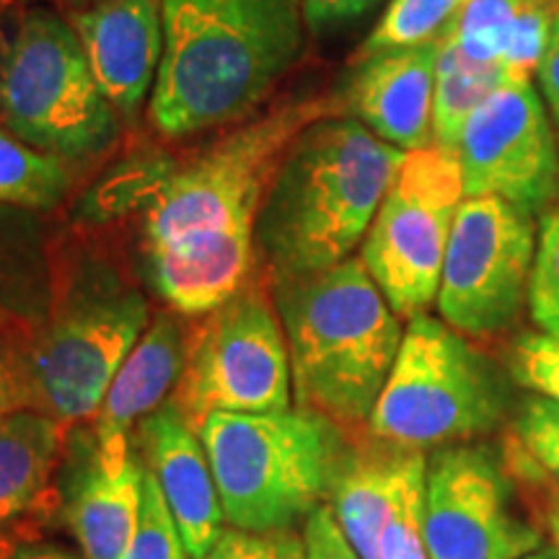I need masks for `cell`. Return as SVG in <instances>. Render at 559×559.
I'll return each instance as SVG.
<instances>
[{
	"label": "cell",
	"instance_id": "6da1fadb",
	"mask_svg": "<svg viewBox=\"0 0 559 559\" xmlns=\"http://www.w3.org/2000/svg\"><path fill=\"white\" fill-rule=\"evenodd\" d=\"M332 109L324 99L280 104L179 166L140 160L94 194L88 213L117 218L143 207L145 280L171 311L198 319L257 275L264 190L293 140Z\"/></svg>",
	"mask_w": 559,
	"mask_h": 559
},
{
	"label": "cell",
	"instance_id": "7a4b0ae2",
	"mask_svg": "<svg viewBox=\"0 0 559 559\" xmlns=\"http://www.w3.org/2000/svg\"><path fill=\"white\" fill-rule=\"evenodd\" d=\"M151 122L166 138L254 115L306 47L304 0H160Z\"/></svg>",
	"mask_w": 559,
	"mask_h": 559
},
{
	"label": "cell",
	"instance_id": "3957f363",
	"mask_svg": "<svg viewBox=\"0 0 559 559\" xmlns=\"http://www.w3.org/2000/svg\"><path fill=\"white\" fill-rule=\"evenodd\" d=\"M407 153L353 117H324L293 140L257 213L267 280L309 275L353 257Z\"/></svg>",
	"mask_w": 559,
	"mask_h": 559
},
{
	"label": "cell",
	"instance_id": "277c9868",
	"mask_svg": "<svg viewBox=\"0 0 559 559\" xmlns=\"http://www.w3.org/2000/svg\"><path fill=\"white\" fill-rule=\"evenodd\" d=\"M288 342L293 400L345 432L368 428L404 330L360 257L270 280Z\"/></svg>",
	"mask_w": 559,
	"mask_h": 559
},
{
	"label": "cell",
	"instance_id": "5b68a950",
	"mask_svg": "<svg viewBox=\"0 0 559 559\" xmlns=\"http://www.w3.org/2000/svg\"><path fill=\"white\" fill-rule=\"evenodd\" d=\"M148 296L102 251L55 254L47 317L24 337L32 409L79 428L148 330Z\"/></svg>",
	"mask_w": 559,
	"mask_h": 559
},
{
	"label": "cell",
	"instance_id": "8992f818",
	"mask_svg": "<svg viewBox=\"0 0 559 559\" xmlns=\"http://www.w3.org/2000/svg\"><path fill=\"white\" fill-rule=\"evenodd\" d=\"M226 523L290 531L330 498L347 432L309 409L210 415L200 430Z\"/></svg>",
	"mask_w": 559,
	"mask_h": 559
},
{
	"label": "cell",
	"instance_id": "52a82bcc",
	"mask_svg": "<svg viewBox=\"0 0 559 559\" xmlns=\"http://www.w3.org/2000/svg\"><path fill=\"white\" fill-rule=\"evenodd\" d=\"M0 124L66 164L102 158L120 138L73 21L29 5L0 37Z\"/></svg>",
	"mask_w": 559,
	"mask_h": 559
},
{
	"label": "cell",
	"instance_id": "ba28073f",
	"mask_svg": "<svg viewBox=\"0 0 559 559\" xmlns=\"http://www.w3.org/2000/svg\"><path fill=\"white\" fill-rule=\"evenodd\" d=\"M506 407L492 362L445 321L419 313L404 330L368 430L402 449H445L487 436Z\"/></svg>",
	"mask_w": 559,
	"mask_h": 559
},
{
	"label": "cell",
	"instance_id": "9c48e42d",
	"mask_svg": "<svg viewBox=\"0 0 559 559\" xmlns=\"http://www.w3.org/2000/svg\"><path fill=\"white\" fill-rule=\"evenodd\" d=\"M169 404L194 432L218 412L262 415L293 407L288 342L270 283L251 277L187 326V355Z\"/></svg>",
	"mask_w": 559,
	"mask_h": 559
},
{
	"label": "cell",
	"instance_id": "30bf717a",
	"mask_svg": "<svg viewBox=\"0 0 559 559\" xmlns=\"http://www.w3.org/2000/svg\"><path fill=\"white\" fill-rule=\"evenodd\" d=\"M459 158L436 148L409 151L362 241L360 260L400 319L438 300L445 249L464 202Z\"/></svg>",
	"mask_w": 559,
	"mask_h": 559
},
{
	"label": "cell",
	"instance_id": "8fae6325",
	"mask_svg": "<svg viewBox=\"0 0 559 559\" xmlns=\"http://www.w3.org/2000/svg\"><path fill=\"white\" fill-rule=\"evenodd\" d=\"M536 223L528 210L498 198H464L453 221L438 311L464 337L506 330L528 298Z\"/></svg>",
	"mask_w": 559,
	"mask_h": 559
},
{
	"label": "cell",
	"instance_id": "7c38bea8",
	"mask_svg": "<svg viewBox=\"0 0 559 559\" xmlns=\"http://www.w3.org/2000/svg\"><path fill=\"white\" fill-rule=\"evenodd\" d=\"M423 531L430 559H521L542 544L513 510L506 464L487 445H445L428 459Z\"/></svg>",
	"mask_w": 559,
	"mask_h": 559
},
{
	"label": "cell",
	"instance_id": "4fadbf2b",
	"mask_svg": "<svg viewBox=\"0 0 559 559\" xmlns=\"http://www.w3.org/2000/svg\"><path fill=\"white\" fill-rule=\"evenodd\" d=\"M456 158L466 198L498 194L536 218L559 192V145L531 83H506L474 111Z\"/></svg>",
	"mask_w": 559,
	"mask_h": 559
},
{
	"label": "cell",
	"instance_id": "5bb4252c",
	"mask_svg": "<svg viewBox=\"0 0 559 559\" xmlns=\"http://www.w3.org/2000/svg\"><path fill=\"white\" fill-rule=\"evenodd\" d=\"M68 19L104 96L120 120H132L151 102L164 55L160 0H94Z\"/></svg>",
	"mask_w": 559,
	"mask_h": 559
},
{
	"label": "cell",
	"instance_id": "9a60e30c",
	"mask_svg": "<svg viewBox=\"0 0 559 559\" xmlns=\"http://www.w3.org/2000/svg\"><path fill=\"white\" fill-rule=\"evenodd\" d=\"M132 451L158 481L190 557H205L226 528V513L200 432L166 402L138 425Z\"/></svg>",
	"mask_w": 559,
	"mask_h": 559
},
{
	"label": "cell",
	"instance_id": "2e32d148",
	"mask_svg": "<svg viewBox=\"0 0 559 559\" xmlns=\"http://www.w3.org/2000/svg\"><path fill=\"white\" fill-rule=\"evenodd\" d=\"M187 355V326L179 313H153L148 330L111 379L94 423V449L104 466L128 464L132 459V430L164 407L177 389Z\"/></svg>",
	"mask_w": 559,
	"mask_h": 559
},
{
	"label": "cell",
	"instance_id": "e0dca14e",
	"mask_svg": "<svg viewBox=\"0 0 559 559\" xmlns=\"http://www.w3.org/2000/svg\"><path fill=\"white\" fill-rule=\"evenodd\" d=\"M440 41L362 55L347 88L353 120L404 153L432 145Z\"/></svg>",
	"mask_w": 559,
	"mask_h": 559
},
{
	"label": "cell",
	"instance_id": "ac0fdd59",
	"mask_svg": "<svg viewBox=\"0 0 559 559\" xmlns=\"http://www.w3.org/2000/svg\"><path fill=\"white\" fill-rule=\"evenodd\" d=\"M425 469V451L386 443L368 428L347 432L326 502L360 559H381L383 528L404 489Z\"/></svg>",
	"mask_w": 559,
	"mask_h": 559
},
{
	"label": "cell",
	"instance_id": "d6986e66",
	"mask_svg": "<svg viewBox=\"0 0 559 559\" xmlns=\"http://www.w3.org/2000/svg\"><path fill=\"white\" fill-rule=\"evenodd\" d=\"M73 425L24 409L0 419V539L19 542L60 513V472Z\"/></svg>",
	"mask_w": 559,
	"mask_h": 559
},
{
	"label": "cell",
	"instance_id": "ffe728a7",
	"mask_svg": "<svg viewBox=\"0 0 559 559\" xmlns=\"http://www.w3.org/2000/svg\"><path fill=\"white\" fill-rule=\"evenodd\" d=\"M145 466L132 453L128 464L104 466L91 436L88 453L62 464L60 515L79 542L83 559H122L138 528Z\"/></svg>",
	"mask_w": 559,
	"mask_h": 559
},
{
	"label": "cell",
	"instance_id": "44dd1931",
	"mask_svg": "<svg viewBox=\"0 0 559 559\" xmlns=\"http://www.w3.org/2000/svg\"><path fill=\"white\" fill-rule=\"evenodd\" d=\"M55 243L41 215L0 205V309L37 326L52 298Z\"/></svg>",
	"mask_w": 559,
	"mask_h": 559
},
{
	"label": "cell",
	"instance_id": "7402d4cb",
	"mask_svg": "<svg viewBox=\"0 0 559 559\" xmlns=\"http://www.w3.org/2000/svg\"><path fill=\"white\" fill-rule=\"evenodd\" d=\"M506 83V70H502L500 62H481L469 58L445 32L443 39H440L436 68L432 145L456 156L464 124Z\"/></svg>",
	"mask_w": 559,
	"mask_h": 559
},
{
	"label": "cell",
	"instance_id": "603a6c76",
	"mask_svg": "<svg viewBox=\"0 0 559 559\" xmlns=\"http://www.w3.org/2000/svg\"><path fill=\"white\" fill-rule=\"evenodd\" d=\"M73 192L66 160L34 148L0 124V205L47 215Z\"/></svg>",
	"mask_w": 559,
	"mask_h": 559
},
{
	"label": "cell",
	"instance_id": "cb8c5ba5",
	"mask_svg": "<svg viewBox=\"0 0 559 559\" xmlns=\"http://www.w3.org/2000/svg\"><path fill=\"white\" fill-rule=\"evenodd\" d=\"M466 0H391L362 45V55L440 41Z\"/></svg>",
	"mask_w": 559,
	"mask_h": 559
},
{
	"label": "cell",
	"instance_id": "d4e9b609",
	"mask_svg": "<svg viewBox=\"0 0 559 559\" xmlns=\"http://www.w3.org/2000/svg\"><path fill=\"white\" fill-rule=\"evenodd\" d=\"M122 559H192L158 481L145 472L138 528Z\"/></svg>",
	"mask_w": 559,
	"mask_h": 559
},
{
	"label": "cell",
	"instance_id": "484cf974",
	"mask_svg": "<svg viewBox=\"0 0 559 559\" xmlns=\"http://www.w3.org/2000/svg\"><path fill=\"white\" fill-rule=\"evenodd\" d=\"M555 16L557 11H551V3L528 0L523 5L513 26H510L506 50H502L500 58L508 83H531V79H534L544 58V50L549 45Z\"/></svg>",
	"mask_w": 559,
	"mask_h": 559
},
{
	"label": "cell",
	"instance_id": "4316f807",
	"mask_svg": "<svg viewBox=\"0 0 559 559\" xmlns=\"http://www.w3.org/2000/svg\"><path fill=\"white\" fill-rule=\"evenodd\" d=\"M515 445L526 453L536 472L559 485V402L534 396L515 419Z\"/></svg>",
	"mask_w": 559,
	"mask_h": 559
},
{
	"label": "cell",
	"instance_id": "83f0119b",
	"mask_svg": "<svg viewBox=\"0 0 559 559\" xmlns=\"http://www.w3.org/2000/svg\"><path fill=\"white\" fill-rule=\"evenodd\" d=\"M528 309L539 326L559 321V207L539 223V247L528 283Z\"/></svg>",
	"mask_w": 559,
	"mask_h": 559
},
{
	"label": "cell",
	"instance_id": "f1b7e54d",
	"mask_svg": "<svg viewBox=\"0 0 559 559\" xmlns=\"http://www.w3.org/2000/svg\"><path fill=\"white\" fill-rule=\"evenodd\" d=\"M200 559H309V551L298 528L243 531L228 526Z\"/></svg>",
	"mask_w": 559,
	"mask_h": 559
},
{
	"label": "cell",
	"instance_id": "f546056e",
	"mask_svg": "<svg viewBox=\"0 0 559 559\" xmlns=\"http://www.w3.org/2000/svg\"><path fill=\"white\" fill-rule=\"evenodd\" d=\"M428 472V469H425ZM425 472L409 481L381 536V559H430L425 547Z\"/></svg>",
	"mask_w": 559,
	"mask_h": 559
},
{
	"label": "cell",
	"instance_id": "4dcf8cb0",
	"mask_svg": "<svg viewBox=\"0 0 559 559\" xmlns=\"http://www.w3.org/2000/svg\"><path fill=\"white\" fill-rule=\"evenodd\" d=\"M513 376L523 386L559 402V321L515 342Z\"/></svg>",
	"mask_w": 559,
	"mask_h": 559
},
{
	"label": "cell",
	"instance_id": "1f68e13d",
	"mask_svg": "<svg viewBox=\"0 0 559 559\" xmlns=\"http://www.w3.org/2000/svg\"><path fill=\"white\" fill-rule=\"evenodd\" d=\"M26 330L29 326L0 334V419L32 409V389L24 355Z\"/></svg>",
	"mask_w": 559,
	"mask_h": 559
},
{
	"label": "cell",
	"instance_id": "d6a6232c",
	"mask_svg": "<svg viewBox=\"0 0 559 559\" xmlns=\"http://www.w3.org/2000/svg\"><path fill=\"white\" fill-rule=\"evenodd\" d=\"M304 539L309 559H360L342 534L330 502L319 506L304 523Z\"/></svg>",
	"mask_w": 559,
	"mask_h": 559
},
{
	"label": "cell",
	"instance_id": "836d02e7",
	"mask_svg": "<svg viewBox=\"0 0 559 559\" xmlns=\"http://www.w3.org/2000/svg\"><path fill=\"white\" fill-rule=\"evenodd\" d=\"M381 0H304L306 19L313 29H330V26L345 24L362 16Z\"/></svg>",
	"mask_w": 559,
	"mask_h": 559
},
{
	"label": "cell",
	"instance_id": "e575fe53",
	"mask_svg": "<svg viewBox=\"0 0 559 559\" xmlns=\"http://www.w3.org/2000/svg\"><path fill=\"white\" fill-rule=\"evenodd\" d=\"M536 73H539V86L544 102H547L549 117L559 124V13L555 16V24H551L549 45L544 50V58Z\"/></svg>",
	"mask_w": 559,
	"mask_h": 559
},
{
	"label": "cell",
	"instance_id": "d590c367",
	"mask_svg": "<svg viewBox=\"0 0 559 559\" xmlns=\"http://www.w3.org/2000/svg\"><path fill=\"white\" fill-rule=\"evenodd\" d=\"M9 559H83V557H75L73 551H68L66 547H58V544L32 539V542L16 544V549L11 551Z\"/></svg>",
	"mask_w": 559,
	"mask_h": 559
},
{
	"label": "cell",
	"instance_id": "8d00e7d4",
	"mask_svg": "<svg viewBox=\"0 0 559 559\" xmlns=\"http://www.w3.org/2000/svg\"><path fill=\"white\" fill-rule=\"evenodd\" d=\"M544 523H547L551 542H555V549L559 555V492L547 495V506H544Z\"/></svg>",
	"mask_w": 559,
	"mask_h": 559
},
{
	"label": "cell",
	"instance_id": "74e56055",
	"mask_svg": "<svg viewBox=\"0 0 559 559\" xmlns=\"http://www.w3.org/2000/svg\"><path fill=\"white\" fill-rule=\"evenodd\" d=\"M19 3H24V5H52V9H58V11L75 13V11L86 9V5L94 3V0H19Z\"/></svg>",
	"mask_w": 559,
	"mask_h": 559
},
{
	"label": "cell",
	"instance_id": "f35d334b",
	"mask_svg": "<svg viewBox=\"0 0 559 559\" xmlns=\"http://www.w3.org/2000/svg\"><path fill=\"white\" fill-rule=\"evenodd\" d=\"M26 324H21V321L16 317H11L9 311L0 309V334H9L13 330H24Z\"/></svg>",
	"mask_w": 559,
	"mask_h": 559
},
{
	"label": "cell",
	"instance_id": "ab89813d",
	"mask_svg": "<svg viewBox=\"0 0 559 559\" xmlns=\"http://www.w3.org/2000/svg\"><path fill=\"white\" fill-rule=\"evenodd\" d=\"M13 549H16V542H11V539H0V559H9Z\"/></svg>",
	"mask_w": 559,
	"mask_h": 559
},
{
	"label": "cell",
	"instance_id": "60d3db41",
	"mask_svg": "<svg viewBox=\"0 0 559 559\" xmlns=\"http://www.w3.org/2000/svg\"><path fill=\"white\" fill-rule=\"evenodd\" d=\"M521 559H559V555L557 551H551V549H544V551H531V555H526V557H521Z\"/></svg>",
	"mask_w": 559,
	"mask_h": 559
},
{
	"label": "cell",
	"instance_id": "b9f144b4",
	"mask_svg": "<svg viewBox=\"0 0 559 559\" xmlns=\"http://www.w3.org/2000/svg\"><path fill=\"white\" fill-rule=\"evenodd\" d=\"M9 3H11V0H0V16H3L5 9H9Z\"/></svg>",
	"mask_w": 559,
	"mask_h": 559
},
{
	"label": "cell",
	"instance_id": "7bdbcfd3",
	"mask_svg": "<svg viewBox=\"0 0 559 559\" xmlns=\"http://www.w3.org/2000/svg\"><path fill=\"white\" fill-rule=\"evenodd\" d=\"M542 3H557V0H542Z\"/></svg>",
	"mask_w": 559,
	"mask_h": 559
},
{
	"label": "cell",
	"instance_id": "ee69618b",
	"mask_svg": "<svg viewBox=\"0 0 559 559\" xmlns=\"http://www.w3.org/2000/svg\"><path fill=\"white\" fill-rule=\"evenodd\" d=\"M539 3H542V0H539Z\"/></svg>",
	"mask_w": 559,
	"mask_h": 559
}]
</instances>
